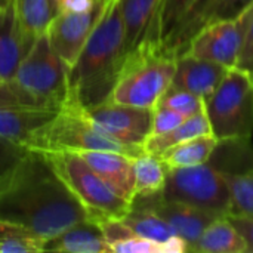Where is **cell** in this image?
Listing matches in <instances>:
<instances>
[{"mask_svg":"<svg viewBox=\"0 0 253 253\" xmlns=\"http://www.w3.org/2000/svg\"><path fill=\"white\" fill-rule=\"evenodd\" d=\"M43 252L111 253V251L99 224L86 219L44 240Z\"/></svg>","mask_w":253,"mask_h":253,"instance_id":"e0dca14e","label":"cell"},{"mask_svg":"<svg viewBox=\"0 0 253 253\" xmlns=\"http://www.w3.org/2000/svg\"><path fill=\"white\" fill-rule=\"evenodd\" d=\"M175 64V74L170 86L196 93L203 99L213 93L228 70L221 64L196 58L187 52L176 56Z\"/></svg>","mask_w":253,"mask_h":253,"instance_id":"2e32d148","label":"cell"},{"mask_svg":"<svg viewBox=\"0 0 253 253\" xmlns=\"http://www.w3.org/2000/svg\"><path fill=\"white\" fill-rule=\"evenodd\" d=\"M156 107H166L190 117L205 110V99L188 90L169 86L168 90L160 96Z\"/></svg>","mask_w":253,"mask_h":253,"instance_id":"f1b7e54d","label":"cell"},{"mask_svg":"<svg viewBox=\"0 0 253 253\" xmlns=\"http://www.w3.org/2000/svg\"><path fill=\"white\" fill-rule=\"evenodd\" d=\"M168 165L162 160L160 156L150 154L142 151L133 157V173H135V196L133 200L150 199L162 196L166 176Z\"/></svg>","mask_w":253,"mask_h":253,"instance_id":"7402d4cb","label":"cell"},{"mask_svg":"<svg viewBox=\"0 0 253 253\" xmlns=\"http://www.w3.org/2000/svg\"><path fill=\"white\" fill-rule=\"evenodd\" d=\"M44 240L34 231L0 219V253H42Z\"/></svg>","mask_w":253,"mask_h":253,"instance_id":"484cf974","label":"cell"},{"mask_svg":"<svg viewBox=\"0 0 253 253\" xmlns=\"http://www.w3.org/2000/svg\"><path fill=\"white\" fill-rule=\"evenodd\" d=\"M31 36L19 16L15 0H0V80H9L33 46Z\"/></svg>","mask_w":253,"mask_h":253,"instance_id":"4fadbf2b","label":"cell"},{"mask_svg":"<svg viewBox=\"0 0 253 253\" xmlns=\"http://www.w3.org/2000/svg\"><path fill=\"white\" fill-rule=\"evenodd\" d=\"M120 221L135 234L166 245L169 253L188 252V245L178 237L169 224L148 206L132 203V209Z\"/></svg>","mask_w":253,"mask_h":253,"instance_id":"ac0fdd59","label":"cell"},{"mask_svg":"<svg viewBox=\"0 0 253 253\" xmlns=\"http://www.w3.org/2000/svg\"><path fill=\"white\" fill-rule=\"evenodd\" d=\"M132 203L151 208L162 219H165L169 224V227L175 231V234L188 245V252L190 248L202 236L205 228L216 218L224 216L191 205H185L179 202H168L163 200L162 196L139 199V200H133Z\"/></svg>","mask_w":253,"mask_h":253,"instance_id":"7c38bea8","label":"cell"},{"mask_svg":"<svg viewBox=\"0 0 253 253\" xmlns=\"http://www.w3.org/2000/svg\"><path fill=\"white\" fill-rule=\"evenodd\" d=\"M111 253H169L166 245L135 234L120 219L98 222Z\"/></svg>","mask_w":253,"mask_h":253,"instance_id":"603a6c76","label":"cell"},{"mask_svg":"<svg viewBox=\"0 0 253 253\" xmlns=\"http://www.w3.org/2000/svg\"><path fill=\"white\" fill-rule=\"evenodd\" d=\"M236 67L249 73L251 77L253 76V3L251 4L249 19H248V25L245 30L243 43H242V49H240Z\"/></svg>","mask_w":253,"mask_h":253,"instance_id":"d6a6232c","label":"cell"},{"mask_svg":"<svg viewBox=\"0 0 253 253\" xmlns=\"http://www.w3.org/2000/svg\"><path fill=\"white\" fill-rule=\"evenodd\" d=\"M0 219L19 224L47 240L90 216L43 153L31 150L0 185Z\"/></svg>","mask_w":253,"mask_h":253,"instance_id":"6da1fadb","label":"cell"},{"mask_svg":"<svg viewBox=\"0 0 253 253\" xmlns=\"http://www.w3.org/2000/svg\"><path fill=\"white\" fill-rule=\"evenodd\" d=\"M185 119H188L187 116L173 111L170 108L166 107H154L153 108V127H151V135H162L166 133L172 129H175L176 126H179Z\"/></svg>","mask_w":253,"mask_h":253,"instance_id":"1f68e13d","label":"cell"},{"mask_svg":"<svg viewBox=\"0 0 253 253\" xmlns=\"http://www.w3.org/2000/svg\"><path fill=\"white\" fill-rule=\"evenodd\" d=\"M249 12L251 6L246 7L237 18L219 19L206 24L191 39L185 52L196 58L221 64L227 68L236 67L249 19Z\"/></svg>","mask_w":253,"mask_h":253,"instance_id":"30bf717a","label":"cell"},{"mask_svg":"<svg viewBox=\"0 0 253 253\" xmlns=\"http://www.w3.org/2000/svg\"><path fill=\"white\" fill-rule=\"evenodd\" d=\"M194 0H163L160 10V43H163L188 12Z\"/></svg>","mask_w":253,"mask_h":253,"instance_id":"4dcf8cb0","label":"cell"},{"mask_svg":"<svg viewBox=\"0 0 253 253\" xmlns=\"http://www.w3.org/2000/svg\"><path fill=\"white\" fill-rule=\"evenodd\" d=\"M80 157L123 199L133 202L135 196V173L133 157L102 150H82L76 151Z\"/></svg>","mask_w":253,"mask_h":253,"instance_id":"9a60e30c","label":"cell"},{"mask_svg":"<svg viewBox=\"0 0 253 253\" xmlns=\"http://www.w3.org/2000/svg\"><path fill=\"white\" fill-rule=\"evenodd\" d=\"M231 196L228 216L253 218V165L239 173H224Z\"/></svg>","mask_w":253,"mask_h":253,"instance_id":"4316f807","label":"cell"},{"mask_svg":"<svg viewBox=\"0 0 253 253\" xmlns=\"http://www.w3.org/2000/svg\"><path fill=\"white\" fill-rule=\"evenodd\" d=\"M162 3L163 0H120L126 55L141 44L160 43Z\"/></svg>","mask_w":253,"mask_h":253,"instance_id":"5bb4252c","label":"cell"},{"mask_svg":"<svg viewBox=\"0 0 253 253\" xmlns=\"http://www.w3.org/2000/svg\"><path fill=\"white\" fill-rule=\"evenodd\" d=\"M234 227L240 231V234L246 239L248 253H253V218H240V216H228Z\"/></svg>","mask_w":253,"mask_h":253,"instance_id":"e575fe53","label":"cell"},{"mask_svg":"<svg viewBox=\"0 0 253 253\" xmlns=\"http://www.w3.org/2000/svg\"><path fill=\"white\" fill-rule=\"evenodd\" d=\"M52 1H53V3H55V6H56V1H58V0H52Z\"/></svg>","mask_w":253,"mask_h":253,"instance_id":"d590c367","label":"cell"},{"mask_svg":"<svg viewBox=\"0 0 253 253\" xmlns=\"http://www.w3.org/2000/svg\"><path fill=\"white\" fill-rule=\"evenodd\" d=\"M252 79H253V76H252Z\"/></svg>","mask_w":253,"mask_h":253,"instance_id":"8d00e7d4","label":"cell"},{"mask_svg":"<svg viewBox=\"0 0 253 253\" xmlns=\"http://www.w3.org/2000/svg\"><path fill=\"white\" fill-rule=\"evenodd\" d=\"M216 145H218V138L212 133H206L170 147L160 157L168 165L169 169L196 166L209 162Z\"/></svg>","mask_w":253,"mask_h":253,"instance_id":"d4e9b609","label":"cell"},{"mask_svg":"<svg viewBox=\"0 0 253 253\" xmlns=\"http://www.w3.org/2000/svg\"><path fill=\"white\" fill-rule=\"evenodd\" d=\"M25 30L37 37L47 30L52 18L56 13V6L52 0H15Z\"/></svg>","mask_w":253,"mask_h":253,"instance_id":"83f0119b","label":"cell"},{"mask_svg":"<svg viewBox=\"0 0 253 253\" xmlns=\"http://www.w3.org/2000/svg\"><path fill=\"white\" fill-rule=\"evenodd\" d=\"M253 0H219L215 9L209 16V22H215L219 19H233L237 18L246 7H249Z\"/></svg>","mask_w":253,"mask_h":253,"instance_id":"836d02e7","label":"cell"},{"mask_svg":"<svg viewBox=\"0 0 253 253\" xmlns=\"http://www.w3.org/2000/svg\"><path fill=\"white\" fill-rule=\"evenodd\" d=\"M89 122L104 135L136 150L151 135L153 108L116 104L110 99L83 110Z\"/></svg>","mask_w":253,"mask_h":253,"instance_id":"9c48e42d","label":"cell"},{"mask_svg":"<svg viewBox=\"0 0 253 253\" xmlns=\"http://www.w3.org/2000/svg\"><path fill=\"white\" fill-rule=\"evenodd\" d=\"M31 150L0 135V185L16 170Z\"/></svg>","mask_w":253,"mask_h":253,"instance_id":"f546056e","label":"cell"},{"mask_svg":"<svg viewBox=\"0 0 253 253\" xmlns=\"http://www.w3.org/2000/svg\"><path fill=\"white\" fill-rule=\"evenodd\" d=\"M107 0H99L87 12H56L46 34L52 49L70 70L96 25Z\"/></svg>","mask_w":253,"mask_h":253,"instance_id":"8fae6325","label":"cell"},{"mask_svg":"<svg viewBox=\"0 0 253 253\" xmlns=\"http://www.w3.org/2000/svg\"><path fill=\"white\" fill-rule=\"evenodd\" d=\"M206 133H212V130H211V125H209L206 111L202 110L200 113L185 119L179 126H176L175 129H172L169 132L162 133V135L148 136L142 145V150L150 154L162 156L170 147L178 145L187 139H191V138H196L200 135H206Z\"/></svg>","mask_w":253,"mask_h":253,"instance_id":"cb8c5ba5","label":"cell"},{"mask_svg":"<svg viewBox=\"0 0 253 253\" xmlns=\"http://www.w3.org/2000/svg\"><path fill=\"white\" fill-rule=\"evenodd\" d=\"M176 58L160 43H145L126 55L117 82L108 96L116 104L154 108L172 84Z\"/></svg>","mask_w":253,"mask_h":253,"instance_id":"3957f363","label":"cell"},{"mask_svg":"<svg viewBox=\"0 0 253 253\" xmlns=\"http://www.w3.org/2000/svg\"><path fill=\"white\" fill-rule=\"evenodd\" d=\"M43 156L92 221L122 219L132 209V203L119 196L76 151H49Z\"/></svg>","mask_w":253,"mask_h":253,"instance_id":"277c9868","label":"cell"},{"mask_svg":"<svg viewBox=\"0 0 253 253\" xmlns=\"http://www.w3.org/2000/svg\"><path fill=\"white\" fill-rule=\"evenodd\" d=\"M25 147L28 150L40 153L102 150L117 151L132 157L144 151L130 148L101 133L89 122L83 108L74 105H64L49 123H46L43 127L31 135Z\"/></svg>","mask_w":253,"mask_h":253,"instance_id":"8992f818","label":"cell"},{"mask_svg":"<svg viewBox=\"0 0 253 253\" xmlns=\"http://www.w3.org/2000/svg\"><path fill=\"white\" fill-rule=\"evenodd\" d=\"M162 199L179 202L224 216L231 213V196L224 173L212 163L170 168Z\"/></svg>","mask_w":253,"mask_h":253,"instance_id":"52a82bcc","label":"cell"},{"mask_svg":"<svg viewBox=\"0 0 253 253\" xmlns=\"http://www.w3.org/2000/svg\"><path fill=\"white\" fill-rule=\"evenodd\" d=\"M190 252L248 253V243L228 216H219L205 228Z\"/></svg>","mask_w":253,"mask_h":253,"instance_id":"ffe728a7","label":"cell"},{"mask_svg":"<svg viewBox=\"0 0 253 253\" xmlns=\"http://www.w3.org/2000/svg\"><path fill=\"white\" fill-rule=\"evenodd\" d=\"M58 111L47 108H0V135L25 147L31 135L49 123Z\"/></svg>","mask_w":253,"mask_h":253,"instance_id":"d6986e66","label":"cell"},{"mask_svg":"<svg viewBox=\"0 0 253 253\" xmlns=\"http://www.w3.org/2000/svg\"><path fill=\"white\" fill-rule=\"evenodd\" d=\"M218 1L219 0H194L188 12L176 25V28L162 43L163 50L173 55L175 58L182 55L187 50L191 39L208 24L209 16Z\"/></svg>","mask_w":253,"mask_h":253,"instance_id":"44dd1931","label":"cell"},{"mask_svg":"<svg viewBox=\"0 0 253 253\" xmlns=\"http://www.w3.org/2000/svg\"><path fill=\"white\" fill-rule=\"evenodd\" d=\"M126 59L120 0H107L77 61L68 70L65 105L90 108L108 99Z\"/></svg>","mask_w":253,"mask_h":253,"instance_id":"7a4b0ae2","label":"cell"},{"mask_svg":"<svg viewBox=\"0 0 253 253\" xmlns=\"http://www.w3.org/2000/svg\"><path fill=\"white\" fill-rule=\"evenodd\" d=\"M205 111L212 135L218 141L251 139L253 133V79L249 73L233 67L211 96Z\"/></svg>","mask_w":253,"mask_h":253,"instance_id":"5b68a950","label":"cell"},{"mask_svg":"<svg viewBox=\"0 0 253 253\" xmlns=\"http://www.w3.org/2000/svg\"><path fill=\"white\" fill-rule=\"evenodd\" d=\"M13 79L49 107L61 110L68 98V70L52 49L46 31L39 34Z\"/></svg>","mask_w":253,"mask_h":253,"instance_id":"ba28073f","label":"cell"}]
</instances>
